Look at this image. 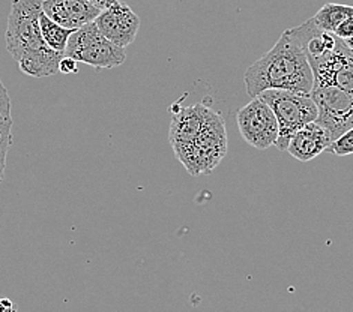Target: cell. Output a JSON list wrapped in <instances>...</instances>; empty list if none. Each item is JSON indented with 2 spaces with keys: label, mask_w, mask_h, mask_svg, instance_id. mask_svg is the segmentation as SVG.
Here are the masks:
<instances>
[{
  "label": "cell",
  "mask_w": 353,
  "mask_h": 312,
  "mask_svg": "<svg viewBox=\"0 0 353 312\" xmlns=\"http://www.w3.org/2000/svg\"><path fill=\"white\" fill-rule=\"evenodd\" d=\"M63 56V53L54 52L50 47H46L38 50V52L23 56L17 63H19L21 72L29 75V77H52V75L59 72V65H61Z\"/></svg>",
  "instance_id": "13"
},
{
  "label": "cell",
  "mask_w": 353,
  "mask_h": 312,
  "mask_svg": "<svg viewBox=\"0 0 353 312\" xmlns=\"http://www.w3.org/2000/svg\"><path fill=\"white\" fill-rule=\"evenodd\" d=\"M12 145V116L11 99L0 80V182L3 179L8 149Z\"/></svg>",
  "instance_id": "14"
},
{
  "label": "cell",
  "mask_w": 353,
  "mask_h": 312,
  "mask_svg": "<svg viewBox=\"0 0 353 312\" xmlns=\"http://www.w3.org/2000/svg\"><path fill=\"white\" fill-rule=\"evenodd\" d=\"M332 141L327 129L317 122H311L293 134L285 152L301 163H308L327 150Z\"/></svg>",
  "instance_id": "11"
},
{
  "label": "cell",
  "mask_w": 353,
  "mask_h": 312,
  "mask_svg": "<svg viewBox=\"0 0 353 312\" xmlns=\"http://www.w3.org/2000/svg\"><path fill=\"white\" fill-rule=\"evenodd\" d=\"M39 28L46 44L52 50H54V52L65 54L66 44H68V39L74 30L62 28L61 24L50 20L44 12L39 17Z\"/></svg>",
  "instance_id": "16"
},
{
  "label": "cell",
  "mask_w": 353,
  "mask_h": 312,
  "mask_svg": "<svg viewBox=\"0 0 353 312\" xmlns=\"http://www.w3.org/2000/svg\"><path fill=\"white\" fill-rule=\"evenodd\" d=\"M327 152L337 156L353 155V128L344 132L337 140H334L332 145L327 147Z\"/></svg>",
  "instance_id": "17"
},
{
  "label": "cell",
  "mask_w": 353,
  "mask_h": 312,
  "mask_svg": "<svg viewBox=\"0 0 353 312\" xmlns=\"http://www.w3.org/2000/svg\"><path fill=\"white\" fill-rule=\"evenodd\" d=\"M352 15H353V6L330 2L323 5L321 10L316 12L313 19L317 23L319 28L334 33L335 29H337L344 20H347Z\"/></svg>",
  "instance_id": "15"
},
{
  "label": "cell",
  "mask_w": 353,
  "mask_h": 312,
  "mask_svg": "<svg viewBox=\"0 0 353 312\" xmlns=\"http://www.w3.org/2000/svg\"><path fill=\"white\" fill-rule=\"evenodd\" d=\"M59 72L61 74H77L79 72V62L74 61L71 57L63 56L61 61V65H59Z\"/></svg>",
  "instance_id": "19"
},
{
  "label": "cell",
  "mask_w": 353,
  "mask_h": 312,
  "mask_svg": "<svg viewBox=\"0 0 353 312\" xmlns=\"http://www.w3.org/2000/svg\"><path fill=\"white\" fill-rule=\"evenodd\" d=\"M259 96L271 107L279 122V138L275 143L279 150H288L293 134L317 119L319 112L311 95L293 94L289 90H266Z\"/></svg>",
  "instance_id": "4"
},
{
  "label": "cell",
  "mask_w": 353,
  "mask_h": 312,
  "mask_svg": "<svg viewBox=\"0 0 353 312\" xmlns=\"http://www.w3.org/2000/svg\"><path fill=\"white\" fill-rule=\"evenodd\" d=\"M311 98L317 107L316 122L322 125L337 140L344 132L353 128V95L339 87H313Z\"/></svg>",
  "instance_id": "7"
},
{
  "label": "cell",
  "mask_w": 353,
  "mask_h": 312,
  "mask_svg": "<svg viewBox=\"0 0 353 312\" xmlns=\"http://www.w3.org/2000/svg\"><path fill=\"white\" fill-rule=\"evenodd\" d=\"M344 44L347 45V48L350 50V52H353V37L352 38H347V39H343Z\"/></svg>",
  "instance_id": "22"
},
{
  "label": "cell",
  "mask_w": 353,
  "mask_h": 312,
  "mask_svg": "<svg viewBox=\"0 0 353 312\" xmlns=\"http://www.w3.org/2000/svg\"><path fill=\"white\" fill-rule=\"evenodd\" d=\"M176 158L192 176L209 174L223 161L227 152V134L223 117L211 110L199 136L187 145L172 146Z\"/></svg>",
  "instance_id": "2"
},
{
  "label": "cell",
  "mask_w": 353,
  "mask_h": 312,
  "mask_svg": "<svg viewBox=\"0 0 353 312\" xmlns=\"http://www.w3.org/2000/svg\"><path fill=\"white\" fill-rule=\"evenodd\" d=\"M236 122L242 138L251 147L265 150L275 146L279 138V122L271 107L260 96L239 108Z\"/></svg>",
  "instance_id": "8"
},
{
  "label": "cell",
  "mask_w": 353,
  "mask_h": 312,
  "mask_svg": "<svg viewBox=\"0 0 353 312\" xmlns=\"http://www.w3.org/2000/svg\"><path fill=\"white\" fill-rule=\"evenodd\" d=\"M307 61L313 71V87L332 86L353 95V52L341 38L335 37L331 44L307 56Z\"/></svg>",
  "instance_id": "6"
},
{
  "label": "cell",
  "mask_w": 353,
  "mask_h": 312,
  "mask_svg": "<svg viewBox=\"0 0 353 312\" xmlns=\"http://www.w3.org/2000/svg\"><path fill=\"white\" fill-rule=\"evenodd\" d=\"M243 81L251 98L266 90H289L293 94L311 95L314 86L311 66L289 30H284L275 45L248 66Z\"/></svg>",
  "instance_id": "1"
},
{
  "label": "cell",
  "mask_w": 353,
  "mask_h": 312,
  "mask_svg": "<svg viewBox=\"0 0 353 312\" xmlns=\"http://www.w3.org/2000/svg\"><path fill=\"white\" fill-rule=\"evenodd\" d=\"M65 56L101 71L123 65L127 52L103 37L95 23H89L72 32L65 48Z\"/></svg>",
  "instance_id": "5"
},
{
  "label": "cell",
  "mask_w": 353,
  "mask_h": 312,
  "mask_svg": "<svg viewBox=\"0 0 353 312\" xmlns=\"http://www.w3.org/2000/svg\"><path fill=\"white\" fill-rule=\"evenodd\" d=\"M43 0H12L5 42L8 53L19 62L23 56L48 47L41 35Z\"/></svg>",
  "instance_id": "3"
},
{
  "label": "cell",
  "mask_w": 353,
  "mask_h": 312,
  "mask_svg": "<svg viewBox=\"0 0 353 312\" xmlns=\"http://www.w3.org/2000/svg\"><path fill=\"white\" fill-rule=\"evenodd\" d=\"M94 23L103 37L121 48L131 45L140 29L139 15L121 0H114L110 6L101 11Z\"/></svg>",
  "instance_id": "9"
},
{
  "label": "cell",
  "mask_w": 353,
  "mask_h": 312,
  "mask_svg": "<svg viewBox=\"0 0 353 312\" xmlns=\"http://www.w3.org/2000/svg\"><path fill=\"white\" fill-rule=\"evenodd\" d=\"M0 312H17V305L11 299H0Z\"/></svg>",
  "instance_id": "20"
},
{
  "label": "cell",
  "mask_w": 353,
  "mask_h": 312,
  "mask_svg": "<svg viewBox=\"0 0 353 312\" xmlns=\"http://www.w3.org/2000/svg\"><path fill=\"white\" fill-rule=\"evenodd\" d=\"M212 108L203 104H196L192 107H185L173 116L170 123V145H187L194 140L208 119Z\"/></svg>",
  "instance_id": "12"
},
{
  "label": "cell",
  "mask_w": 353,
  "mask_h": 312,
  "mask_svg": "<svg viewBox=\"0 0 353 312\" xmlns=\"http://www.w3.org/2000/svg\"><path fill=\"white\" fill-rule=\"evenodd\" d=\"M335 35H337L339 38L341 39H347V38H352L353 37V15L349 17L347 20H344L340 26L335 29Z\"/></svg>",
  "instance_id": "18"
},
{
  "label": "cell",
  "mask_w": 353,
  "mask_h": 312,
  "mask_svg": "<svg viewBox=\"0 0 353 312\" xmlns=\"http://www.w3.org/2000/svg\"><path fill=\"white\" fill-rule=\"evenodd\" d=\"M43 12L62 28L77 30L94 23L101 10L88 0H43Z\"/></svg>",
  "instance_id": "10"
},
{
  "label": "cell",
  "mask_w": 353,
  "mask_h": 312,
  "mask_svg": "<svg viewBox=\"0 0 353 312\" xmlns=\"http://www.w3.org/2000/svg\"><path fill=\"white\" fill-rule=\"evenodd\" d=\"M88 2L92 3L94 6H97L98 10L103 11V10H105V8L110 6L114 2V0H88Z\"/></svg>",
  "instance_id": "21"
}]
</instances>
